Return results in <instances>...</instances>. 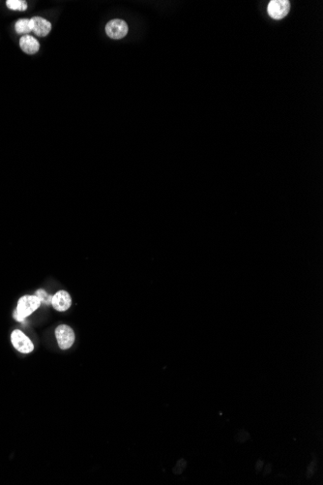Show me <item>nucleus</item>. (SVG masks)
Returning a JSON list of instances; mask_svg holds the SVG:
<instances>
[{"instance_id":"obj_1","label":"nucleus","mask_w":323,"mask_h":485,"mask_svg":"<svg viewBox=\"0 0 323 485\" xmlns=\"http://www.w3.org/2000/svg\"><path fill=\"white\" fill-rule=\"evenodd\" d=\"M41 301L36 296H23L17 303V308L14 312V318L18 322H24L27 317L36 311L40 307Z\"/></svg>"},{"instance_id":"obj_9","label":"nucleus","mask_w":323,"mask_h":485,"mask_svg":"<svg viewBox=\"0 0 323 485\" xmlns=\"http://www.w3.org/2000/svg\"><path fill=\"white\" fill-rule=\"evenodd\" d=\"M16 32L18 34L27 35L31 32V27H30V20L28 19H22L16 23L15 26Z\"/></svg>"},{"instance_id":"obj_4","label":"nucleus","mask_w":323,"mask_h":485,"mask_svg":"<svg viewBox=\"0 0 323 485\" xmlns=\"http://www.w3.org/2000/svg\"><path fill=\"white\" fill-rule=\"evenodd\" d=\"M290 9V3L287 0H272L267 7L268 15L274 20H282L287 17Z\"/></svg>"},{"instance_id":"obj_7","label":"nucleus","mask_w":323,"mask_h":485,"mask_svg":"<svg viewBox=\"0 0 323 485\" xmlns=\"http://www.w3.org/2000/svg\"><path fill=\"white\" fill-rule=\"evenodd\" d=\"M30 27H31V31H33L37 36L45 37L50 32L51 24L46 19L34 17L30 20Z\"/></svg>"},{"instance_id":"obj_8","label":"nucleus","mask_w":323,"mask_h":485,"mask_svg":"<svg viewBox=\"0 0 323 485\" xmlns=\"http://www.w3.org/2000/svg\"><path fill=\"white\" fill-rule=\"evenodd\" d=\"M20 46L23 52L27 54H35L40 49V44L30 35H24L20 40Z\"/></svg>"},{"instance_id":"obj_2","label":"nucleus","mask_w":323,"mask_h":485,"mask_svg":"<svg viewBox=\"0 0 323 485\" xmlns=\"http://www.w3.org/2000/svg\"><path fill=\"white\" fill-rule=\"evenodd\" d=\"M11 343L13 347L22 353H30L34 350L31 339L22 330L14 329L11 333Z\"/></svg>"},{"instance_id":"obj_6","label":"nucleus","mask_w":323,"mask_h":485,"mask_svg":"<svg viewBox=\"0 0 323 485\" xmlns=\"http://www.w3.org/2000/svg\"><path fill=\"white\" fill-rule=\"evenodd\" d=\"M71 304H72L71 296L66 291H59L54 296H52L51 305L55 310L59 312H64L68 310Z\"/></svg>"},{"instance_id":"obj_10","label":"nucleus","mask_w":323,"mask_h":485,"mask_svg":"<svg viewBox=\"0 0 323 485\" xmlns=\"http://www.w3.org/2000/svg\"><path fill=\"white\" fill-rule=\"evenodd\" d=\"M6 5L9 9L14 11H25L27 9L26 2L22 0H8Z\"/></svg>"},{"instance_id":"obj_3","label":"nucleus","mask_w":323,"mask_h":485,"mask_svg":"<svg viewBox=\"0 0 323 485\" xmlns=\"http://www.w3.org/2000/svg\"><path fill=\"white\" fill-rule=\"evenodd\" d=\"M55 337L61 350H68L75 342V333L72 328L66 324H61L55 329Z\"/></svg>"},{"instance_id":"obj_11","label":"nucleus","mask_w":323,"mask_h":485,"mask_svg":"<svg viewBox=\"0 0 323 485\" xmlns=\"http://www.w3.org/2000/svg\"><path fill=\"white\" fill-rule=\"evenodd\" d=\"M37 297L39 298V300L41 301V303H46V304H51V299H52V296L49 295L45 290L43 289H40L38 290L35 294Z\"/></svg>"},{"instance_id":"obj_5","label":"nucleus","mask_w":323,"mask_h":485,"mask_svg":"<svg viewBox=\"0 0 323 485\" xmlns=\"http://www.w3.org/2000/svg\"><path fill=\"white\" fill-rule=\"evenodd\" d=\"M128 25L123 20L115 19L108 22L106 26V32L111 39H122L128 33Z\"/></svg>"}]
</instances>
